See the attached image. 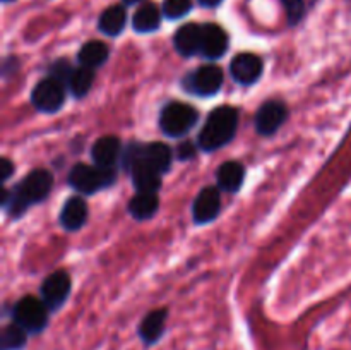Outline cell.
<instances>
[{
	"label": "cell",
	"mask_w": 351,
	"mask_h": 350,
	"mask_svg": "<svg viewBox=\"0 0 351 350\" xmlns=\"http://www.w3.org/2000/svg\"><path fill=\"white\" fill-rule=\"evenodd\" d=\"M287 119V106L278 100L266 102L256 115V129L263 136H271L283 126Z\"/></svg>",
	"instance_id": "cell-9"
},
{
	"label": "cell",
	"mask_w": 351,
	"mask_h": 350,
	"mask_svg": "<svg viewBox=\"0 0 351 350\" xmlns=\"http://www.w3.org/2000/svg\"><path fill=\"white\" fill-rule=\"evenodd\" d=\"M161 12L154 3H143L136 10L132 19V26L137 33H151L160 27Z\"/></svg>",
	"instance_id": "cell-19"
},
{
	"label": "cell",
	"mask_w": 351,
	"mask_h": 350,
	"mask_svg": "<svg viewBox=\"0 0 351 350\" xmlns=\"http://www.w3.org/2000/svg\"><path fill=\"white\" fill-rule=\"evenodd\" d=\"M239 126V112L233 106H219L209 113L201 134L199 146L206 151H215L233 139Z\"/></svg>",
	"instance_id": "cell-1"
},
{
	"label": "cell",
	"mask_w": 351,
	"mask_h": 350,
	"mask_svg": "<svg viewBox=\"0 0 351 350\" xmlns=\"http://www.w3.org/2000/svg\"><path fill=\"white\" fill-rule=\"evenodd\" d=\"M158 201L156 192H137L129 202V211L134 218L137 220H147L158 211Z\"/></svg>",
	"instance_id": "cell-20"
},
{
	"label": "cell",
	"mask_w": 351,
	"mask_h": 350,
	"mask_svg": "<svg viewBox=\"0 0 351 350\" xmlns=\"http://www.w3.org/2000/svg\"><path fill=\"white\" fill-rule=\"evenodd\" d=\"M123 2H125L127 5H134V3H139L143 2V0H123Z\"/></svg>",
	"instance_id": "cell-30"
},
{
	"label": "cell",
	"mask_w": 351,
	"mask_h": 350,
	"mask_svg": "<svg viewBox=\"0 0 351 350\" xmlns=\"http://www.w3.org/2000/svg\"><path fill=\"white\" fill-rule=\"evenodd\" d=\"M12 172H14V165H12V161L10 160H3V163H2V175H3V180H7V178L10 177V175H12Z\"/></svg>",
	"instance_id": "cell-28"
},
{
	"label": "cell",
	"mask_w": 351,
	"mask_h": 350,
	"mask_svg": "<svg viewBox=\"0 0 351 350\" xmlns=\"http://www.w3.org/2000/svg\"><path fill=\"white\" fill-rule=\"evenodd\" d=\"M173 43L178 54H182L184 57H192V55H195L197 51H201L202 26L194 23L184 24V26L175 33Z\"/></svg>",
	"instance_id": "cell-15"
},
{
	"label": "cell",
	"mask_w": 351,
	"mask_h": 350,
	"mask_svg": "<svg viewBox=\"0 0 351 350\" xmlns=\"http://www.w3.org/2000/svg\"><path fill=\"white\" fill-rule=\"evenodd\" d=\"M113 182H115V172L99 168L96 165L91 167V165L79 163L72 167L69 174V184L82 194H93L99 189L108 187Z\"/></svg>",
	"instance_id": "cell-4"
},
{
	"label": "cell",
	"mask_w": 351,
	"mask_h": 350,
	"mask_svg": "<svg viewBox=\"0 0 351 350\" xmlns=\"http://www.w3.org/2000/svg\"><path fill=\"white\" fill-rule=\"evenodd\" d=\"M93 81H95V72H93V69L81 65V67H77L72 71L67 84H69V88H71L72 95L77 96V98H81V96H84L86 93L91 89Z\"/></svg>",
	"instance_id": "cell-23"
},
{
	"label": "cell",
	"mask_w": 351,
	"mask_h": 350,
	"mask_svg": "<svg viewBox=\"0 0 351 350\" xmlns=\"http://www.w3.org/2000/svg\"><path fill=\"white\" fill-rule=\"evenodd\" d=\"M27 343V333L17 323H10L2 331V350H23Z\"/></svg>",
	"instance_id": "cell-24"
},
{
	"label": "cell",
	"mask_w": 351,
	"mask_h": 350,
	"mask_svg": "<svg viewBox=\"0 0 351 350\" xmlns=\"http://www.w3.org/2000/svg\"><path fill=\"white\" fill-rule=\"evenodd\" d=\"M137 153L144 161L156 168L160 174L167 172L171 165V150L163 143H151L144 146H137Z\"/></svg>",
	"instance_id": "cell-16"
},
{
	"label": "cell",
	"mask_w": 351,
	"mask_h": 350,
	"mask_svg": "<svg viewBox=\"0 0 351 350\" xmlns=\"http://www.w3.org/2000/svg\"><path fill=\"white\" fill-rule=\"evenodd\" d=\"M195 154V148L192 143H184L180 144V148H178V156L182 158V160H189V158H192Z\"/></svg>",
	"instance_id": "cell-27"
},
{
	"label": "cell",
	"mask_w": 351,
	"mask_h": 350,
	"mask_svg": "<svg viewBox=\"0 0 351 350\" xmlns=\"http://www.w3.org/2000/svg\"><path fill=\"white\" fill-rule=\"evenodd\" d=\"M221 209V196L216 187H204L194 201V220L197 223H208L218 216Z\"/></svg>",
	"instance_id": "cell-11"
},
{
	"label": "cell",
	"mask_w": 351,
	"mask_h": 350,
	"mask_svg": "<svg viewBox=\"0 0 351 350\" xmlns=\"http://www.w3.org/2000/svg\"><path fill=\"white\" fill-rule=\"evenodd\" d=\"M48 311L50 309L43 301L26 295L14 305L12 318L27 335H40L48 325Z\"/></svg>",
	"instance_id": "cell-3"
},
{
	"label": "cell",
	"mask_w": 351,
	"mask_h": 350,
	"mask_svg": "<svg viewBox=\"0 0 351 350\" xmlns=\"http://www.w3.org/2000/svg\"><path fill=\"white\" fill-rule=\"evenodd\" d=\"M88 218V205L82 198H71L60 213V223L65 230H79Z\"/></svg>",
	"instance_id": "cell-17"
},
{
	"label": "cell",
	"mask_w": 351,
	"mask_h": 350,
	"mask_svg": "<svg viewBox=\"0 0 351 350\" xmlns=\"http://www.w3.org/2000/svg\"><path fill=\"white\" fill-rule=\"evenodd\" d=\"M189 91L201 96H213L223 86V72L216 65H202L187 78Z\"/></svg>",
	"instance_id": "cell-7"
},
{
	"label": "cell",
	"mask_w": 351,
	"mask_h": 350,
	"mask_svg": "<svg viewBox=\"0 0 351 350\" xmlns=\"http://www.w3.org/2000/svg\"><path fill=\"white\" fill-rule=\"evenodd\" d=\"M31 102L41 112H57L65 102V88L64 82L55 78H47L34 86L31 93Z\"/></svg>",
	"instance_id": "cell-6"
},
{
	"label": "cell",
	"mask_w": 351,
	"mask_h": 350,
	"mask_svg": "<svg viewBox=\"0 0 351 350\" xmlns=\"http://www.w3.org/2000/svg\"><path fill=\"white\" fill-rule=\"evenodd\" d=\"M283 5L285 10H287V17H288V23L293 26L297 24L298 21H302L305 14V3L304 0H283Z\"/></svg>",
	"instance_id": "cell-26"
},
{
	"label": "cell",
	"mask_w": 351,
	"mask_h": 350,
	"mask_svg": "<svg viewBox=\"0 0 351 350\" xmlns=\"http://www.w3.org/2000/svg\"><path fill=\"white\" fill-rule=\"evenodd\" d=\"M71 294V278L64 271H55L41 285V301L50 311L62 307Z\"/></svg>",
	"instance_id": "cell-8"
},
{
	"label": "cell",
	"mask_w": 351,
	"mask_h": 350,
	"mask_svg": "<svg viewBox=\"0 0 351 350\" xmlns=\"http://www.w3.org/2000/svg\"><path fill=\"white\" fill-rule=\"evenodd\" d=\"M3 2H10V0H3Z\"/></svg>",
	"instance_id": "cell-31"
},
{
	"label": "cell",
	"mask_w": 351,
	"mask_h": 350,
	"mask_svg": "<svg viewBox=\"0 0 351 350\" xmlns=\"http://www.w3.org/2000/svg\"><path fill=\"white\" fill-rule=\"evenodd\" d=\"M221 2L223 0H199V3L204 7H216V5H219Z\"/></svg>",
	"instance_id": "cell-29"
},
{
	"label": "cell",
	"mask_w": 351,
	"mask_h": 350,
	"mask_svg": "<svg viewBox=\"0 0 351 350\" xmlns=\"http://www.w3.org/2000/svg\"><path fill=\"white\" fill-rule=\"evenodd\" d=\"M125 9H123L122 5H113L108 7V9L99 16L98 27L101 33L108 34V36H117V34L122 33V30L125 27Z\"/></svg>",
	"instance_id": "cell-21"
},
{
	"label": "cell",
	"mask_w": 351,
	"mask_h": 350,
	"mask_svg": "<svg viewBox=\"0 0 351 350\" xmlns=\"http://www.w3.org/2000/svg\"><path fill=\"white\" fill-rule=\"evenodd\" d=\"M108 58V47L103 41H88L79 50V62L89 69L99 67Z\"/></svg>",
	"instance_id": "cell-22"
},
{
	"label": "cell",
	"mask_w": 351,
	"mask_h": 350,
	"mask_svg": "<svg viewBox=\"0 0 351 350\" xmlns=\"http://www.w3.org/2000/svg\"><path fill=\"white\" fill-rule=\"evenodd\" d=\"M120 150H122V144H120L119 137H99V139L93 144L91 151L95 165L99 168H106V170H113V167H115L117 161H119L120 158Z\"/></svg>",
	"instance_id": "cell-13"
},
{
	"label": "cell",
	"mask_w": 351,
	"mask_h": 350,
	"mask_svg": "<svg viewBox=\"0 0 351 350\" xmlns=\"http://www.w3.org/2000/svg\"><path fill=\"white\" fill-rule=\"evenodd\" d=\"M228 50V34L218 24L202 26V55L208 58H219Z\"/></svg>",
	"instance_id": "cell-14"
},
{
	"label": "cell",
	"mask_w": 351,
	"mask_h": 350,
	"mask_svg": "<svg viewBox=\"0 0 351 350\" xmlns=\"http://www.w3.org/2000/svg\"><path fill=\"white\" fill-rule=\"evenodd\" d=\"M197 120V112L185 103H170L160 115V127L167 136L178 137L187 134Z\"/></svg>",
	"instance_id": "cell-5"
},
{
	"label": "cell",
	"mask_w": 351,
	"mask_h": 350,
	"mask_svg": "<svg viewBox=\"0 0 351 350\" xmlns=\"http://www.w3.org/2000/svg\"><path fill=\"white\" fill-rule=\"evenodd\" d=\"M53 178L50 172L47 170H33L19 185L16 192H12V198L7 201L5 206H9V211L14 218L23 215L29 206L43 201L50 192Z\"/></svg>",
	"instance_id": "cell-2"
},
{
	"label": "cell",
	"mask_w": 351,
	"mask_h": 350,
	"mask_svg": "<svg viewBox=\"0 0 351 350\" xmlns=\"http://www.w3.org/2000/svg\"><path fill=\"white\" fill-rule=\"evenodd\" d=\"M230 72L240 84H252L263 74V60L254 54H239L230 64Z\"/></svg>",
	"instance_id": "cell-10"
},
{
	"label": "cell",
	"mask_w": 351,
	"mask_h": 350,
	"mask_svg": "<svg viewBox=\"0 0 351 350\" xmlns=\"http://www.w3.org/2000/svg\"><path fill=\"white\" fill-rule=\"evenodd\" d=\"M245 168L239 161H226L218 168V184L219 187L228 192H237L243 184Z\"/></svg>",
	"instance_id": "cell-18"
},
{
	"label": "cell",
	"mask_w": 351,
	"mask_h": 350,
	"mask_svg": "<svg viewBox=\"0 0 351 350\" xmlns=\"http://www.w3.org/2000/svg\"><path fill=\"white\" fill-rule=\"evenodd\" d=\"M167 309H156V311H151L141 321L137 333H139V338L143 340L144 345L151 347L160 342L161 336L165 335V329H167Z\"/></svg>",
	"instance_id": "cell-12"
},
{
	"label": "cell",
	"mask_w": 351,
	"mask_h": 350,
	"mask_svg": "<svg viewBox=\"0 0 351 350\" xmlns=\"http://www.w3.org/2000/svg\"><path fill=\"white\" fill-rule=\"evenodd\" d=\"M192 9L191 0H165L163 14L168 19H180Z\"/></svg>",
	"instance_id": "cell-25"
}]
</instances>
